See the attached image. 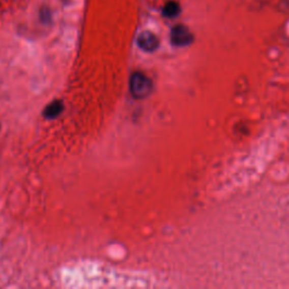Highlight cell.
<instances>
[{"label": "cell", "instance_id": "obj_4", "mask_svg": "<svg viewBox=\"0 0 289 289\" xmlns=\"http://www.w3.org/2000/svg\"><path fill=\"white\" fill-rule=\"evenodd\" d=\"M63 111H64V103L61 101H54L53 103H51L50 105L46 106L43 114L48 119H54L59 114H61V112Z\"/></svg>", "mask_w": 289, "mask_h": 289}, {"label": "cell", "instance_id": "obj_5", "mask_svg": "<svg viewBox=\"0 0 289 289\" xmlns=\"http://www.w3.org/2000/svg\"><path fill=\"white\" fill-rule=\"evenodd\" d=\"M181 12V7L177 2H168L163 8V16L167 18H174L179 16Z\"/></svg>", "mask_w": 289, "mask_h": 289}, {"label": "cell", "instance_id": "obj_1", "mask_svg": "<svg viewBox=\"0 0 289 289\" xmlns=\"http://www.w3.org/2000/svg\"><path fill=\"white\" fill-rule=\"evenodd\" d=\"M153 91V82L142 72H135L130 78L131 95L138 100L146 99Z\"/></svg>", "mask_w": 289, "mask_h": 289}, {"label": "cell", "instance_id": "obj_6", "mask_svg": "<svg viewBox=\"0 0 289 289\" xmlns=\"http://www.w3.org/2000/svg\"><path fill=\"white\" fill-rule=\"evenodd\" d=\"M40 18H41V20H42L44 24H49L50 20H51V12H50V9L46 8V7H43L42 9H41L40 10Z\"/></svg>", "mask_w": 289, "mask_h": 289}, {"label": "cell", "instance_id": "obj_2", "mask_svg": "<svg viewBox=\"0 0 289 289\" xmlns=\"http://www.w3.org/2000/svg\"><path fill=\"white\" fill-rule=\"evenodd\" d=\"M171 42L175 46H187L193 42V34L184 25H177L171 31Z\"/></svg>", "mask_w": 289, "mask_h": 289}, {"label": "cell", "instance_id": "obj_3", "mask_svg": "<svg viewBox=\"0 0 289 289\" xmlns=\"http://www.w3.org/2000/svg\"><path fill=\"white\" fill-rule=\"evenodd\" d=\"M137 42L139 48L142 51H146V52H154L159 46L158 38L149 31H144V32L139 34Z\"/></svg>", "mask_w": 289, "mask_h": 289}]
</instances>
